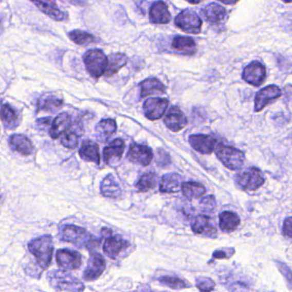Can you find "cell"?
Segmentation results:
<instances>
[{
  "label": "cell",
  "instance_id": "obj_1",
  "mask_svg": "<svg viewBox=\"0 0 292 292\" xmlns=\"http://www.w3.org/2000/svg\"><path fill=\"white\" fill-rule=\"evenodd\" d=\"M60 236L63 241L74 244L78 248L93 250L100 246V240L95 239L85 229L77 226H65L62 228Z\"/></svg>",
  "mask_w": 292,
  "mask_h": 292
},
{
  "label": "cell",
  "instance_id": "obj_2",
  "mask_svg": "<svg viewBox=\"0 0 292 292\" xmlns=\"http://www.w3.org/2000/svg\"><path fill=\"white\" fill-rule=\"evenodd\" d=\"M28 249L42 269H46L50 266L53 254V242L51 236L45 235L34 239L28 244Z\"/></svg>",
  "mask_w": 292,
  "mask_h": 292
},
{
  "label": "cell",
  "instance_id": "obj_3",
  "mask_svg": "<svg viewBox=\"0 0 292 292\" xmlns=\"http://www.w3.org/2000/svg\"><path fill=\"white\" fill-rule=\"evenodd\" d=\"M215 153L217 158L230 170L240 169L245 161V155L243 152L223 143L217 145Z\"/></svg>",
  "mask_w": 292,
  "mask_h": 292
},
{
  "label": "cell",
  "instance_id": "obj_4",
  "mask_svg": "<svg viewBox=\"0 0 292 292\" xmlns=\"http://www.w3.org/2000/svg\"><path fill=\"white\" fill-rule=\"evenodd\" d=\"M49 281L56 290L81 291L84 290V285L76 278L64 271H52L48 275Z\"/></svg>",
  "mask_w": 292,
  "mask_h": 292
},
{
  "label": "cell",
  "instance_id": "obj_5",
  "mask_svg": "<svg viewBox=\"0 0 292 292\" xmlns=\"http://www.w3.org/2000/svg\"><path fill=\"white\" fill-rule=\"evenodd\" d=\"M85 66L90 76L99 78L105 73L107 58L101 50H89L83 56Z\"/></svg>",
  "mask_w": 292,
  "mask_h": 292
},
{
  "label": "cell",
  "instance_id": "obj_6",
  "mask_svg": "<svg viewBox=\"0 0 292 292\" xmlns=\"http://www.w3.org/2000/svg\"><path fill=\"white\" fill-rule=\"evenodd\" d=\"M236 182L244 190L254 191L264 185V174L258 168L250 167L236 175Z\"/></svg>",
  "mask_w": 292,
  "mask_h": 292
},
{
  "label": "cell",
  "instance_id": "obj_7",
  "mask_svg": "<svg viewBox=\"0 0 292 292\" xmlns=\"http://www.w3.org/2000/svg\"><path fill=\"white\" fill-rule=\"evenodd\" d=\"M175 25L185 33H199L202 31L203 21L200 16L191 10H182L175 18Z\"/></svg>",
  "mask_w": 292,
  "mask_h": 292
},
{
  "label": "cell",
  "instance_id": "obj_8",
  "mask_svg": "<svg viewBox=\"0 0 292 292\" xmlns=\"http://www.w3.org/2000/svg\"><path fill=\"white\" fill-rule=\"evenodd\" d=\"M282 95L281 89L276 85H270L260 90L254 98V111L261 112L270 103L277 100Z\"/></svg>",
  "mask_w": 292,
  "mask_h": 292
},
{
  "label": "cell",
  "instance_id": "obj_9",
  "mask_svg": "<svg viewBox=\"0 0 292 292\" xmlns=\"http://www.w3.org/2000/svg\"><path fill=\"white\" fill-rule=\"evenodd\" d=\"M169 102L163 98H150L143 105L144 114L150 120H157L164 115Z\"/></svg>",
  "mask_w": 292,
  "mask_h": 292
},
{
  "label": "cell",
  "instance_id": "obj_10",
  "mask_svg": "<svg viewBox=\"0 0 292 292\" xmlns=\"http://www.w3.org/2000/svg\"><path fill=\"white\" fill-rule=\"evenodd\" d=\"M56 260L62 269L76 270L82 265L81 254L70 249H59L56 253Z\"/></svg>",
  "mask_w": 292,
  "mask_h": 292
},
{
  "label": "cell",
  "instance_id": "obj_11",
  "mask_svg": "<svg viewBox=\"0 0 292 292\" xmlns=\"http://www.w3.org/2000/svg\"><path fill=\"white\" fill-rule=\"evenodd\" d=\"M266 77V68L258 61L250 63L244 68L243 72V79L249 84L253 86H260L264 82Z\"/></svg>",
  "mask_w": 292,
  "mask_h": 292
},
{
  "label": "cell",
  "instance_id": "obj_12",
  "mask_svg": "<svg viewBox=\"0 0 292 292\" xmlns=\"http://www.w3.org/2000/svg\"><path fill=\"white\" fill-rule=\"evenodd\" d=\"M191 229L195 234L208 238L217 236V228L213 218L205 215H198L191 222Z\"/></svg>",
  "mask_w": 292,
  "mask_h": 292
},
{
  "label": "cell",
  "instance_id": "obj_13",
  "mask_svg": "<svg viewBox=\"0 0 292 292\" xmlns=\"http://www.w3.org/2000/svg\"><path fill=\"white\" fill-rule=\"evenodd\" d=\"M189 141L195 151L203 154H212L218 144L215 137L210 135H192Z\"/></svg>",
  "mask_w": 292,
  "mask_h": 292
},
{
  "label": "cell",
  "instance_id": "obj_14",
  "mask_svg": "<svg viewBox=\"0 0 292 292\" xmlns=\"http://www.w3.org/2000/svg\"><path fill=\"white\" fill-rule=\"evenodd\" d=\"M127 157L131 162L147 167L151 163L154 155L152 149L149 147L134 143L130 147Z\"/></svg>",
  "mask_w": 292,
  "mask_h": 292
},
{
  "label": "cell",
  "instance_id": "obj_15",
  "mask_svg": "<svg viewBox=\"0 0 292 292\" xmlns=\"http://www.w3.org/2000/svg\"><path fill=\"white\" fill-rule=\"evenodd\" d=\"M105 269V261L102 256L97 253L91 254L87 266L85 269L84 279L86 280H97Z\"/></svg>",
  "mask_w": 292,
  "mask_h": 292
},
{
  "label": "cell",
  "instance_id": "obj_16",
  "mask_svg": "<svg viewBox=\"0 0 292 292\" xmlns=\"http://www.w3.org/2000/svg\"><path fill=\"white\" fill-rule=\"evenodd\" d=\"M164 122L167 128L173 132L181 131L187 125L188 123L187 118L177 106H172L170 108L165 117Z\"/></svg>",
  "mask_w": 292,
  "mask_h": 292
},
{
  "label": "cell",
  "instance_id": "obj_17",
  "mask_svg": "<svg viewBox=\"0 0 292 292\" xmlns=\"http://www.w3.org/2000/svg\"><path fill=\"white\" fill-rule=\"evenodd\" d=\"M129 243L119 236H108L103 244V250L108 257L117 259L121 252L127 249Z\"/></svg>",
  "mask_w": 292,
  "mask_h": 292
},
{
  "label": "cell",
  "instance_id": "obj_18",
  "mask_svg": "<svg viewBox=\"0 0 292 292\" xmlns=\"http://www.w3.org/2000/svg\"><path fill=\"white\" fill-rule=\"evenodd\" d=\"M72 127V118L68 113L59 114L51 124L49 134L52 139H58L64 135L66 131H69Z\"/></svg>",
  "mask_w": 292,
  "mask_h": 292
},
{
  "label": "cell",
  "instance_id": "obj_19",
  "mask_svg": "<svg viewBox=\"0 0 292 292\" xmlns=\"http://www.w3.org/2000/svg\"><path fill=\"white\" fill-rule=\"evenodd\" d=\"M33 5H36V7L39 10L45 13L49 17H51L53 20L65 21L67 19V14L62 11L59 7L55 5V3L51 0H31Z\"/></svg>",
  "mask_w": 292,
  "mask_h": 292
},
{
  "label": "cell",
  "instance_id": "obj_20",
  "mask_svg": "<svg viewBox=\"0 0 292 292\" xmlns=\"http://www.w3.org/2000/svg\"><path fill=\"white\" fill-rule=\"evenodd\" d=\"M150 21L155 24H167L172 19V15L166 3L157 1L150 8Z\"/></svg>",
  "mask_w": 292,
  "mask_h": 292
},
{
  "label": "cell",
  "instance_id": "obj_21",
  "mask_svg": "<svg viewBox=\"0 0 292 292\" xmlns=\"http://www.w3.org/2000/svg\"><path fill=\"white\" fill-rule=\"evenodd\" d=\"M202 13L206 20L213 24L222 23L226 16V9L216 3H212L210 5H207L202 10Z\"/></svg>",
  "mask_w": 292,
  "mask_h": 292
},
{
  "label": "cell",
  "instance_id": "obj_22",
  "mask_svg": "<svg viewBox=\"0 0 292 292\" xmlns=\"http://www.w3.org/2000/svg\"><path fill=\"white\" fill-rule=\"evenodd\" d=\"M141 97L146 98L153 95H162L166 92V87L159 79L149 78L140 83Z\"/></svg>",
  "mask_w": 292,
  "mask_h": 292
},
{
  "label": "cell",
  "instance_id": "obj_23",
  "mask_svg": "<svg viewBox=\"0 0 292 292\" xmlns=\"http://www.w3.org/2000/svg\"><path fill=\"white\" fill-rule=\"evenodd\" d=\"M180 188H182V177L177 173L164 175L159 184V190L162 193L178 192Z\"/></svg>",
  "mask_w": 292,
  "mask_h": 292
},
{
  "label": "cell",
  "instance_id": "obj_24",
  "mask_svg": "<svg viewBox=\"0 0 292 292\" xmlns=\"http://www.w3.org/2000/svg\"><path fill=\"white\" fill-rule=\"evenodd\" d=\"M124 149H125V143L122 139L113 140L107 147H105L103 151L104 160L109 164L113 159H121L124 152Z\"/></svg>",
  "mask_w": 292,
  "mask_h": 292
},
{
  "label": "cell",
  "instance_id": "obj_25",
  "mask_svg": "<svg viewBox=\"0 0 292 292\" xmlns=\"http://www.w3.org/2000/svg\"><path fill=\"white\" fill-rule=\"evenodd\" d=\"M80 157L86 161L100 163V153L99 146L94 141L86 140L83 141L79 150Z\"/></svg>",
  "mask_w": 292,
  "mask_h": 292
},
{
  "label": "cell",
  "instance_id": "obj_26",
  "mask_svg": "<svg viewBox=\"0 0 292 292\" xmlns=\"http://www.w3.org/2000/svg\"><path fill=\"white\" fill-rule=\"evenodd\" d=\"M128 62V58L125 54L113 53L107 58V64L105 68V77H112L117 72L126 65Z\"/></svg>",
  "mask_w": 292,
  "mask_h": 292
},
{
  "label": "cell",
  "instance_id": "obj_27",
  "mask_svg": "<svg viewBox=\"0 0 292 292\" xmlns=\"http://www.w3.org/2000/svg\"><path fill=\"white\" fill-rule=\"evenodd\" d=\"M220 227L226 232H231L239 227L240 218L236 213L230 211H224L220 216Z\"/></svg>",
  "mask_w": 292,
  "mask_h": 292
},
{
  "label": "cell",
  "instance_id": "obj_28",
  "mask_svg": "<svg viewBox=\"0 0 292 292\" xmlns=\"http://www.w3.org/2000/svg\"><path fill=\"white\" fill-rule=\"evenodd\" d=\"M10 143L13 149L23 155H30L33 152V147L29 139L23 135H14L11 136Z\"/></svg>",
  "mask_w": 292,
  "mask_h": 292
},
{
  "label": "cell",
  "instance_id": "obj_29",
  "mask_svg": "<svg viewBox=\"0 0 292 292\" xmlns=\"http://www.w3.org/2000/svg\"><path fill=\"white\" fill-rule=\"evenodd\" d=\"M1 118L6 128L15 129L19 124L18 113L9 104H4L2 105Z\"/></svg>",
  "mask_w": 292,
  "mask_h": 292
},
{
  "label": "cell",
  "instance_id": "obj_30",
  "mask_svg": "<svg viewBox=\"0 0 292 292\" xmlns=\"http://www.w3.org/2000/svg\"><path fill=\"white\" fill-rule=\"evenodd\" d=\"M100 191L105 197L116 198L121 194V189L112 175H108L100 185Z\"/></svg>",
  "mask_w": 292,
  "mask_h": 292
},
{
  "label": "cell",
  "instance_id": "obj_31",
  "mask_svg": "<svg viewBox=\"0 0 292 292\" xmlns=\"http://www.w3.org/2000/svg\"><path fill=\"white\" fill-rule=\"evenodd\" d=\"M172 47L177 51H181L185 54H190V55L195 53L196 51L195 41L190 37L176 36L172 41Z\"/></svg>",
  "mask_w": 292,
  "mask_h": 292
},
{
  "label": "cell",
  "instance_id": "obj_32",
  "mask_svg": "<svg viewBox=\"0 0 292 292\" xmlns=\"http://www.w3.org/2000/svg\"><path fill=\"white\" fill-rule=\"evenodd\" d=\"M181 190H182V194L185 195V197L190 200L200 198L205 195L206 193L205 187L199 182H184Z\"/></svg>",
  "mask_w": 292,
  "mask_h": 292
},
{
  "label": "cell",
  "instance_id": "obj_33",
  "mask_svg": "<svg viewBox=\"0 0 292 292\" xmlns=\"http://www.w3.org/2000/svg\"><path fill=\"white\" fill-rule=\"evenodd\" d=\"M62 105H63V100L54 97V96H47V97L43 98L39 102L40 110L44 111V112H51V113L59 110Z\"/></svg>",
  "mask_w": 292,
  "mask_h": 292
},
{
  "label": "cell",
  "instance_id": "obj_34",
  "mask_svg": "<svg viewBox=\"0 0 292 292\" xmlns=\"http://www.w3.org/2000/svg\"><path fill=\"white\" fill-rule=\"evenodd\" d=\"M69 37L73 42L77 45H89L95 43L96 38L91 33L85 31L74 30L69 33Z\"/></svg>",
  "mask_w": 292,
  "mask_h": 292
},
{
  "label": "cell",
  "instance_id": "obj_35",
  "mask_svg": "<svg viewBox=\"0 0 292 292\" xmlns=\"http://www.w3.org/2000/svg\"><path fill=\"white\" fill-rule=\"evenodd\" d=\"M156 174H154L153 172H148L139 179L138 182L136 184V188L139 191L144 192V191H148V190L154 189L156 186Z\"/></svg>",
  "mask_w": 292,
  "mask_h": 292
},
{
  "label": "cell",
  "instance_id": "obj_36",
  "mask_svg": "<svg viewBox=\"0 0 292 292\" xmlns=\"http://www.w3.org/2000/svg\"><path fill=\"white\" fill-rule=\"evenodd\" d=\"M159 281L161 285L175 289V290H180V289L189 287V285L185 280H181L179 278L172 277V276H164V277L159 278Z\"/></svg>",
  "mask_w": 292,
  "mask_h": 292
},
{
  "label": "cell",
  "instance_id": "obj_37",
  "mask_svg": "<svg viewBox=\"0 0 292 292\" xmlns=\"http://www.w3.org/2000/svg\"><path fill=\"white\" fill-rule=\"evenodd\" d=\"M117 130V124H116L115 120L111 119V118H106L100 121L96 126V131L98 133L101 134L103 136H111L112 134L115 132Z\"/></svg>",
  "mask_w": 292,
  "mask_h": 292
},
{
  "label": "cell",
  "instance_id": "obj_38",
  "mask_svg": "<svg viewBox=\"0 0 292 292\" xmlns=\"http://www.w3.org/2000/svg\"><path fill=\"white\" fill-rule=\"evenodd\" d=\"M78 135L71 129L62 135L61 144L68 149H75L78 145Z\"/></svg>",
  "mask_w": 292,
  "mask_h": 292
},
{
  "label": "cell",
  "instance_id": "obj_39",
  "mask_svg": "<svg viewBox=\"0 0 292 292\" xmlns=\"http://www.w3.org/2000/svg\"><path fill=\"white\" fill-rule=\"evenodd\" d=\"M196 287L202 291H211L215 287V283L209 278H197L196 279Z\"/></svg>",
  "mask_w": 292,
  "mask_h": 292
},
{
  "label": "cell",
  "instance_id": "obj_40",
  "mask_svg": "<svg viewBox=\"0 0 292 292\" xmlns=\"http://www.w3.org/2000/svg\"><path fill=\"white\" fill-rule=\"evenodd\" d=\"M200 207L204 212H212L216 208L215 198L213 197V195L206 196L200 202Z\"/></svg>",
  "mask_w": 292,
  "mask_h": 292
},
{
  "label": "cell",
  "instance_id": "obj_41",
  "mask_svg": "<svg viewBox=\"0 0 292 292\" xmlns=\"http://www.w3.org/2000/svg\"><path fill=\"white\" fill-rule=\"evenodd\" d=\"M235 254V249L230 248H224L213 252V257L214 259H228Z\"/></svg>",
  "mask_w": 292,
  "mask_h": 292
},
{
  "label": "cell",
  "instance_id": "obj_42",
  "mask_svg": "<svg viewBox=\"0 0 292 292\" xmlns=\"http://www.w3.org/2000/svg\"><path fill=\"white\" fill-rule=\"evenodd\" d=\"M277 267H279L280 272L284 275L285 280L287 281V284L290 286V290H292V272L291 270L282 262H277Z\"/></svg>",
  "mask_w": 292,
  "mask_h": 292
},
{
  "label": "cell",
  "instance_id": "obj_43",
  "mask_svg": "<svg viewBox=\"0 0 292 292\" xmlns=\"http://www.w3.org/2000/svg\"><path fill=\"white\" fill-rule=\"evenodd\" d=\"M283 232L285 236L292 239V217L285 218L283 226Z\"/></svg>",
  "mask_w": 292,
  "mask_h": 292
},
{
  "label": "cell",
  "instance_id": "obj_44",
  "mask_svg": "<svg viewBox=\"0 0 292 292\" xmlns=\"http://www.w3.org/2000/svg\"><path fill=\"white\" fill-rule=\"evenodd\" d=\"M170 161H171V159H170L169 154L160 150L159 152V159L157 158V163L161 165L162 167H165V166L170 164Z\"/></svg>",
  "mask_w": 292,
  "mask_h": 292
},
{
  "label": "cell",
  "instance_id": "obj_45",
  "mask_svg": "<svg viewBox=\"0 0 292 292\" xmlns=\"http://www.w3.org/2000/svg\"><path fill=\"white\" fill-rule=\"evenodd\" d=\"M51 119L50 118H41V119H38L37 123H38L40 127H42V128L43 127H48L50 124H51Z\"/></svg>",
  "mask_w": 292,
  "mask_h": 292
},
{
  "label": "cell",
  "instance_id": "obj_46",
  "mask_svg": "<svg viewBox=\"0 0 292 292\" xmlns=\"http://www.w3.org/2000/svg\"><path fill=\"white\" fill-rule=\"evenodd\" d=\"M112 233H113V232H112V231H111V230H109V229H102V235L104 238H105V239H106V238H108V236H112Z\"/></svg>",
  "mask_w": 292,
  "mask_h": 292
},
{
  "label": "cell",
  "instance_id": "obj_47",
  "mask_svg": "<svg viewBox=\"0 0 292 292\" xmlns=\"http://www.w3.org/2000/svg\"><path fill=\"white\" fill-rule=\"evenodd\" d=\"M218 1H221V2L223 3L225 5H234V4H236L239 0H218Z\"/></svg>",
  "mask_w": 292,
  "mask_h": 292
},
{
  "label": "cell",
  "instance_id": "obj_48",
  "mask_svg": "<svg viewBox=\"0 0 292 292\" xmlns=\"http://www.w3.org/2000/svg\"><path fill=\"white\" fill-rule=\"evenodd\" d=\"M188 2L192 4V5H198L200 2H203V0H187Z\"/></svg>",
  "mask_w": 292,
  "mask_h": 292
},
{
  "label": "cell",
  "instance_id": "obj_49",
  "mask_svg": "<svg viewBox=\"0 0 292 292\" xmlns=\"http://www.w3.org/2000/svg\"><path fill=\"white\" fill-rule=\"evenodd\" d=\"M285 3H291L292 0H283Z\"/></svg>",
  "mask_w": 292,
  "mask_h": 292
}]
</instances>
